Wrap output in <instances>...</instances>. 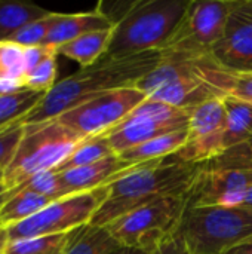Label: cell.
Here are the masks:
<instances>
[{
    "instance_id": "22",
    "label": "cell",
    "mask_w": 252,
    "mask_h": 254,
    "mask_svg": "<svg viewBox=\"0 0 252 254\" xmlns=\"http://www.w3.org/2000/svg\"><path fill=\"white\" fill-rule=\"evenodd\" d=\"M120 247L107 228L86 225L80 228L64 254H108Z\"/></svg>"
},
{
    "instance_id": "19",
    "label": "cell",
    "mask_w": 252,
    "mask_h": 254,
    "mask_svg": "<svg viewBox=\"0 0 252 254\" xmlns=\"http://www.w3.org/2000/svg\"><path fill=\"white\" fill-rule=\"evenodd\" d=\"M50 202L53 201L31 190L9 192V198L0 207V225L6 228L18 225L46 208Z\"/></svg>"
},
{
    "instance_id": "12",
    "label": "cell",
    "mask_w": 252,
    "mask_h": 254,
    "mask_svg": "<svg viewBox=\"0 0 252 254\" xmlns=\"http://www.w3.org/2000/svg\"><path fill=\"white\" fill-rule=\"evenodd\" d=\"M226 109L223 97H215L190 112L187 141L171 158L186 164H202L226 150Z\"/></svg>"
},
{
    "instance_id": "14",
    "label": "cell",
    "mask_w": 252,
    "mask_h": 254,
    "mask_svg": "<svg viewBox=\"0 0 252 254\" xmlns=\"http://www.w3.org/2000/svg\"><path fill=\"white\" fill-rule=\"evenodd\" d=\"M190 119V118H189ZM189 119L177 121H159L150 116L138 115L134 110L110 132H107V140L111 150L116 155H122L126 150L147 143L153 138L187 129Z\"/></svg>"
},
{
    "instance_id": "13",
    "label": "cell",
    "mask_w": 252,
    "mask_h": 254,
    "mask_svg": "<svg viewBox=\"0 0 252 254\" xmlns=\"http://www.w3.org/2000/svg\"><path fill=\"white\" fill-rule=\"evenodd\" d=\"M224 70L252 73V0H238L223 39L211 51Z\"/></svg>"
},
{
    "instance_id": "27",
    "label": "cell",
    "mask_w": 252,
    "mask_h": 254,
    "mask_svg": "<svg viewBox=\"0 0 252 254\" xmlns=\"http://www.w3.org/2000/svg\"><path fill=\"white\" fill-rule=\"evenodd\" d=\"M16 190H31V192L43 195V196H46V198H49L52 201L68 196L64 186H62V183H61L59 173L55 171V170L39 173V174L33 176L31 179H28L21 186H18V188L12 189L9 192H16Z\"/></svg>"
},
{
    "instance_id": "3",
    "label": "cell",
    "mask_w": 252,
    "mask_h": 254,
    "mask_svg": "<svg viewBox=\"0 0 252 254\" xmlns=\"http://www.w3.org/2000/svg\"><path fill=\"white\" fill-rule=\"evenodd\" d=\"M190 0H138L114 24L105 57L125 58L160 51L181 21Z\"/></svg>"
},
{
    "instance_id": "40",
    "label": "cell",
    "mask_w": 252,
    "mask_h": 254,
    "mask_svg": "<svg viewBox=\"0 0 252 254\" xmlns=\"http://www.w3.org/2000/svg\"><path fill=\"white\" fill-rule=\"evenodd\" d=\"M0 183H3V171H0Z\"/></svg>"
},
{
    "instance_id": "25",
    "label": "cell",
    "mask_w": 252,
    "mask_h": 254,
    "mask_svg": "<svg viewBox=\"0 0 252 254\" xmlns=\"http://www.w3.org/2000/svg\"><path fill=\"white\" fill-rule=\"evenodd\" d=\"M79 229L68 234L21 238L9 243L6 254H64Z\"/></svg>"
},
{
    "instance_id": "7",
    "label": "cell",
    "mask_w": 252,
    "mask_h": 254,
    "mask_svg": "<svg viewBox=\"0 0 252 254\" xmlns=\"http://www.w3.org/2000/svg\"><path fill=\"white\" fill-rule=\"evenodd\" d=\"M251 188L252 147L244 143L198 164L195 182L187 193L189 205L239 207Z\"/></svg>"
},
{
    "instance_id": "5",
    "label": "cell",
    "mask_w": 252,
    "mask_h": 254,
    "mask_svg": "<svg viewBox=\"0 0 252 254\" xmlns=\"http://www.w3.org/2000/svg\"><path fill=\"white\" fill-rule=\"evenodd\" d=\"M83 140L58 119L25 125L16 153L3 171V185L12 190L39 173L56 170Z\"/></svg>"
},
{
    "instance_id": "29",
    "label": "cell",
    "mask_w": 252,
    "mask_h": 254,
    "mask_svg": "<svg viewBox=\"0 0 252 254\" xmlns=\"http://www.w3.org/2000/svg\"><path fill=\"white\" fill-rule=\"evenodd\" d=\"M56 57L58 54L53 52L43 63H40L36 68L25 73L22 77V86L27 89L37 91V92H45V94L50 91L56 83V74H58Z\"/></svg>"
},
{
    "instance_id": "9",
    "label": "cell",
    "mask_w": 252,
    "mask_h": 254,
    "mask_svg": "<svg viewBox=\"0 0 252 254\" xmlns=\"http://www.w3.org/2000/svg\"><path fill=\"white\" fill-rule=\"evenodd\" d=\"M236 3L238 0H190L160 54L195 60L211 57L212 48L226 33Z\"/></svg>"
},
{
    "instance_id": "6",
    "label": "cell",
    "mask_w": 252,
    "mask_h": 254,
    "mask_svg": "<svg viewBox=\"0 0 252 254\" xmlns=\"http://www.w3.org/2000/svg\"><path fill=\"white\" fill-rule=\"evenodd\" d=\"M178 235L192 254H227L252 241V210L189 205Z\"/></svg>"
},
{
    "instance_id": "11",
    "label": "cell",
    "mask_w": 252,
    "mask_h": 254,
    "mask_svg": "<svg viewBox=\"0 0 252 254\" xmlns=\"http://www.w3.org/2000/svg\"><path fill=\"white\" fill-rule=\"evenodd\" d=\"M147 97L137 86L102 92L56 118L62 125L85 138L110 132Z\"/></svg>"
},
{
    "instance_id": "28",
    "label": "cell",
    "mask_w": 252,
    "mask_h": 254,
    "mask_svg": "<svg viewBox=\"0 0 252 254\" xmlns=\"http://www.w3.org/2000/svg\"><path fill=\"white\" fill-rule=\"evenodd\" d=\"M58 16V12H49L46 16L36 19L21 30H18L13 36L9 37L7 42L16 43L22 48H30V46H40L45 43L52 25L55 24Z\"/></svg>"
},
{
    "instance_id": "43",
    "label": "cell",
    "mask_w": 252,
    "mask_h": 254,
    "mask_svg": "<svg viewBox=\"0 0 252 254\" xmlns=\"http://www.w3.org/2000/svg\"><path fill=\"white\" fill-rule=\"evenodd\" d=\"M250 243H252V241H250Z\"/></svg>"
},
{
    "instance_id": "42",
    "label": "cell",
    "mask_w": 252,
    "mask_h": 254,
    "mask_svg": "<svg viewBox=\"0 0 252 254\" xmlns=\"http://www.w3.org/2000/svg\"><path fill=\"white\" fill-rule=\"evenodd\" d=\"M250 146L252 147V137H251V140H250Z\"/></svg>"
},
{
    "instance_id": "32",
    "label": "cell",
    "mask_w": 252,
    "mask_h": 254,
    "mask_svg": "<svg viewBox=\"0 0 252 254\" xmlns=\"http://www.w3.org/2000/svg\"><path fill=\"white\" fill-rule=\"evenodd\" d=\"M53 52H56V51L55 49H50V48H48L45 45L24 48V70H25V73H28L33 68H36L40 63H43Z\"/></svg>"
},
{
    "instance_id": "38",
    "label": "cell",
    "mask_w": 252,
    "mask_h": 254,
    "mask_svg": "<svg viewBox=\"0 0 252 254\" xmlns=\"http://www.w3.org/2000/svg\"><path fill=\"white\" fill-rule=\"evenodd\" d=\"M239 207H244V208H250V210H252V188L245 193V196H244V199H242V202H241Z\"/></svg>"
},
{
    "instance_id": "2",
    "label": "cell",
    "mask_w": 252,
    "mask_h": 254,
    "mask_svg": "<svg viewBox=\"0 0 252 254\" xmlns=\"http://www.w3.org/2000/svg\"><path fill=\"white\" fill-rule=\"evenodd\" d=\"M196 171V164L172 158L134 165L107 185V198L89 225L105 228L140 205L168 195H187Z\"/></svg>"
},
{
    "instance_id": "21",
    "label": "cell",
    "mask_w": 252,
    "mask_h": 254,
    "mask_svg": "<svg viewBox=\"0 0 252 254\" xmlns=\"http://www.w3.org/2000/svg\"><path fill=\"white\" fill-rule=\"evenodd\" d=\"M50 10L31 3L0 1V43L7 42L18 30L27 24L46 16Z\"/></svg>"
},
{
    "instance_id": "35",
    "label": "cell",
    "mask_w": 252,
    "mask_h": 254,
    "mask_svg": "<svg viewBox=\"0 0 252 254\" xmlns=\"http://www.w3.org/2000/svg\"><path fill=\"white\" fill-rule=\"evenodd\" d=\"M9 243H10V237H9L7 228L0 225V254H6Z\"/></svg>"
},
{
    "instance_id": "10",
    "label": "cell",
    "mask_w": 252,
    "mask_h": 254,
    "mask_svg": "<svg viewBox=\"0 0 252 254\" xmlns=\"http://www.w3.org/2000/svg\"><path fill=\"white\" fill-rule=\"evenodd\" d=\"M107 186L68 195L65 198L50 202L46 208L34 214L33 217L9 226L7 232L10 241L33 237H46L68 234L89 225L91 219L107 198Z\"/></svg>"
},
{
    "instance_id": "4",
    "label": "cell",
    "mask_w": 252,
    "mask_h": 254,
    "mask_svg": "<svg viewBox=\"0 0 252 254\" xmlns=\"http://www.w3.org/2000/svg\"><path fill=\"white\" fill-rule=\"evenodd\" d=\"M160 55V63L135 83L147 98L192 112L205 101L221 97L208 74L212 57L195 60Z\"/></svg>"
},
{
    "instance_id": "23",
    "label": "cell",
    "mask_w": 252,
    "mask_h": 254,
    "mask_svg": "<svg viewBox=\"0 0 252 254\" xmlns=\"http://www.w3.org/2000/svg\"><path fill=\"white\" fill-rule=\"evenodd\" d=\"M45 92L22 88L12 94L0 95V129L6 128L24 118L37 107Z\"/></svg>"
},
{
    "instance_id": "15",
    "label": "cell",
    "mask_w": 252,
    "mask_h": 254,
    "mask_svg": "<svg viewBox=\"0 0 252 254\" xmlns=\"http://www.w3.org/2000/svg\"><path fill=\"white\" fill-rule=\"evenodd\" d=\"M131 167L134 165L125 162L119 155H111L95 164L58 173L67 195H74L104 188Z\"/></svg>"
},
{
    "instance_id": "41",
    "label": "cell",
    "mask_w": 252,
    "mask_h": 254,
    "mask_svg": "<svg viewBox=\"0 0 252 254\" xmlns=\"http://www.w3.org/2000/svg\"><path fill=\"white\" fill-rule=\"evenodd\" d=\"M3 76V70H1V61H0V77Z\"/></svg>"
},
{
    "instance_id": "37",
    "label": "cell",
    "mask_w": 252,
    "mask_h": 254,
    "mask_svg": "<svg viewBox=\"0 0 252 254\" xmlns=\"http://www.w3.org/2000/svg\"><path fill=\"white\" fill-rule=\"evenodd\" d=\"M227 254H252V243L242 244V246L233 249L232 252H229Z\"/></svg>"
},
{
    "instance_id": "17",
    "label": "cell",
    "mask_w": 252,
    "mask_h": 254,
    "mask_svg": "<svg viewBox=\"0 0 252 254\" xmlns=\"http://www.w3.org/2000/svg\"><path fill=\"white\" fill-rule=\"evenodd\" d=\"M113 31H114V25L110 28L86 33L59 46L56 49V54L76 61L77 64H80L82 68L91 67L95 63H98L102 57H105L113 37Z\"/></svg>"
},
{
    "instance_id": "24",
    "label": "cell",
    "mask_w": 252,
    "mask_h": 254,
    "mask_svg": "<svg viewBox=\"0 0 252 254\" xmlns=\"http://www.w3.org/2000/svg\"><path fill=\"white\" fill-rule=\"evenodd\" d=\"M209 80L221 97L229 95L252 104V73H233L214 61L209 67Z\"/></svg>"
},
{
    "instance_id": "20",
    "label": "cell",
    "mask_w": 252,
    "mask_h": 254,
    "mask_svg": "<svg viewBox=\"0 0 252 254\" xmlns=\"http://www.w3.org/2000/svg\"><path fill=\"white\" fill-rule=\"evenodd\" d=\"M226 109V150L244 143L252 137V104L235 97H223Z\"/></svg>"
},
{
    "instance_id": "26",
    "label": "cell",
    "mask_w": 252,
    "mask_h": 254,
    "mask_svg": "<svg viewBox=\"0 0 252 254\" xmlns=\"http://www.w3.org/2000/svg\"><path fill=\"white\" fill-rule=\"evenodd\" d=\"M111 155H116L107 140V135H97L83 140L74 152L55 170V171H65L71 168H79V167H86L91 164H95L101 159H105Z\"/></svg>"
},
{
    "instance_id": "31",
    "label": "cell",
    "mask_w": 252,
    "mask_h": 254,
    "mask_svg": "<svg viewBox=\"0 0 252 254\" xmlns=\"http://www.w3.org/2000/svg\"><path fill=\"white\" fill-rule=\"evenodd\" d=\"M0 61L3 76L13 77L22 80L24 77V48L12 43V42H1L0 43Z\"/></svg>"
},
{
    "instance_id": "34",
    "label": "cell",
    "mask_w": 252,
    "mask_h": 254,
    "mask_svg": "<svg viewBox=\"0 0 252 254\" xmlns=\"http://www.w3.org/2000/svg\"><path fill=\"white\" fill-rule=\"evenodd\" d=\"M22 88H24L22 80H19V79H13V77H7V76L0 77V95L16 92Z\"/></svg>"
},
{
    "instance_id": "18",
    "label": "cell",
    "mask_w": 252,
    "mask_h": 254,
    "mask_svg": "<svg viewBox=\"0 0 252 254\" xmlns=\"http://www.w3.org/2000/svg\"><path fill=\"white\" fill-rule=\"evenodd\" d=\"M186 141H187V129H181L153 138L140 146H135L119 156L131 165L166 159L175 155L180 149H183Z\"/></svg>"
},
{
    "instance_id": "16",
    "label": "cell",
    "mask_w": 252,
    "mask_h": 254,
    "mask_svg": "<svg viewBox=\"0 0 252 254\" xmlns=\"http://www.w3.org/2000/svg\"><path fill=\"white\" fill-rule=\"evenodd\" d=\"M113 25L114 22L101 10L100 6L89 12H77V13H59L58 12L56 21L52 25L43 45L56 51L59 46L86 33L102 30V28H110Z\"/></svg>"
},
{
    "instance_id": "30",
    "label": "cell",
    "mask_w": 252,
    "mask_h": 254,
    "mask_svg": "<svg viewBox=\"0 0 252 254\" xmlns=\"http://www.w3.org/2000/svg\"><path fill=\"white\" fill-rule=\"evenodd\" d=\"M24 132L25 125L22 121L0 129V171H4L12 162Z\"/></svg>"
},
{
    "instance_id": "8",
    "label": "cell",
    "mask_w": 252,
    "mask_h": 254,
    "mask_svg": "<svg viewBox=\"0 0 252 254\" xmlns=\"http://www.w3.org/2000/svg\"><path fill=\"white\" fill-rule=\"evenodd\" d=\"M187 207V195L162 196L134 208L105 228L122 247L151 253L178 235Z\"/></svg>"
},
{
    "instance_id": "39",
    "label": "cell",
    "mask_w": 252,
    "mask_h": 254,
    "mask_svg": "<svg viewBox=\"0 0 252 254\" xmlns=\"http://www.w3.org/2000/svg\"><path fill=\"white\" fill-rule=\"evenodd\" d=\"M7 198H9V190L6 189V186L3 183H0V207L3 202H6Z\"/></svg>"
},
{
    "instance_id": "1",
    "label": "cell",
    "mask_w": 252,
    "mask_h": 254,
    "mask_svg": "<svg viewBox=\"0 0 252 254\" xmlns=\"http://www.w3.org/2000/svg\"><path fill=\"white\" fill-rule=\"evenodd\" d=\"M160 60V51H149L125 58L102 57L94 65L80 68L79 71L56 82L22 122L30 125L56 119L62 113L102 92L125 86H135V83L149 74Z\"/></svg>"
},
{
    "instance_id": "36",
    "label": "cell",
    "mask_w": 252,
    "mask_h": 254,
    "mask_svg": "<svg viewBox=\"0 0 252 254\" xmlns=\"http://www.w3.org/2000/svg\"><path fill=\"white\" fill-rule=\"evenodd\" d=\"M108 254H150L149 252L144 250H137V249H129V247H117L116 250H113L111 253Z\"/></svg>"
},
{
    "instance_id": "33",
    "label": "cell",
    "mask_w": 252,
    "mask_h": 254,
    "mask_svg": "<svg viewBox=\"0 0 252 254\" xmlns=\"http://www.w3.org/2000/svg\"><path fill=\"white\" fill-rule=\"evenodd\" d=\"M150 254H192L189 252L184 240L177 235L174 238H171L169 241H166L165 244H162L160 247H157L156 250H153Z\"/></svg>"
}]
</instances>
